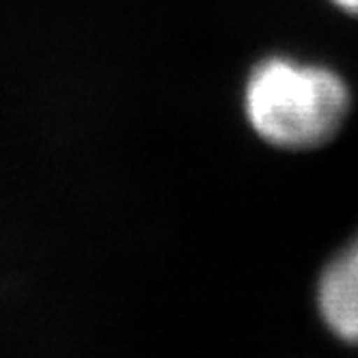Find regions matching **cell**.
<instances>
[{
  "mask_svg": "<svg viewBox=\"0 0 358 358\" xmlns=\"http://www.w3.org/2000/svg\"><path fill=\"white\" fill-rule=\"evenodd\" d=\"M348 106V89L335 71L280 57L255 67L244 91L252 130L285 149H311L330 141Z\"/></svg>",
  "mask_w": 358,
  "mask_h": 358,
  "instance_id": "6da1fadb",
  "label": "cell"
},
{
  "mask_svg": "<svg viewBox=\"0 0 358 358\" xmlns=\"http://www.w3.org/2000/svg\"><path fill=\"white\" fill-rule=\"evenodd\" d=\"M326 326L348 343H358V240L324 270L317 289Z\"/></svg>",
  "mask_w": 358,
  "mask_h": 358,
  "instance_id": "7a4b0ae2",
  "label": "cell"
},
{
  "mask_svg": "<svg viewBox=\"0 0 358 358\" xmlns=\"http://www.w3.org/2000/svg\"><path fill=\"white\" fill-rule=\"evenodd\" d=\"M335 5H339L341 9L350 11V13H356L358 15V0H332Z\"/></svg>",
  "mask_w": 358,
  "mask_h": 358,
  "instance_id": "3957f363",
  "label": "cell"
}]
</instances>
